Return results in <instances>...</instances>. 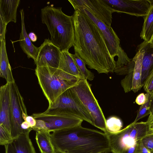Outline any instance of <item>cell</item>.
I'll return each instance as SVG.
<instances>
[{
    "mask_svg": "<svg viewBox=\"0 0 153 153\" xmlns=\"http://www.w3.org/2000/svg\"><path fill=\"white\" fill-rule=\"evenodd\" d=\"M72 15L75 52L89 68L98 73L114 72L116 61L111 57L100 30L82 11L77 10Z\"/></svg>",
    "mask_w": 153,
    "mask_h": 153,
    "instance_id": "1",
    "label": "cell"
},
{
    "mask_svg": "<svg viewBox=\"0 0 153 153\" xmlns=\"http://www.w3.org/2000/svg\"><path fill=\"white\" fill-rule=\"evenodd\" d=\"M56 153H108L111 152L107 134L81 125L55 130L51 134Z\"/></svg>",
    "mask_w": 153,
    "mask_h": 153,
    "instance_id": "2",
    "label": "cell"
},
{
    "mask_svg": "<svg viewBox=\"0 0 153 153\" xmlns=\"http://www.w3.org/2000/svg\"><path fill=\"white\" fill-rule=\"evenodd\" d=\"M62 8L48 5L41 9V13L42 22L50 34L51 41L61 51L69 50L74 42L73 15L65 14Z\"/></svg>",
    "mask_w": 153,
    "mask_h": 153,
    "instance_id": "3",
    "label": "cell"
},
{
    "mask_svg": "<svg viewBox=\"0 0 153 153\" xmlns=\"http://www.w3.org/2000/svg\"><path fill=\"white\" fill-rule=\"evenodd\" d=\"M35 74L49 106L52 105L62 93L73 86L74 81L58 68L36 67Z\"/></svg>",
    "mask_w": 153,
    "mask_h": 153,
    "instance_id": "4",
    "label": "cell"
},
{
    "mask_svg": "<svg viewBox=\"0 0 153 153\" xmlns=\"http://www.w3.org/2000/svg\"><path fill=\"white\" fill-rule=\"evenodd\" d=\"M148 129L146 122H133L118 132L107 133L111 152L123 153L146 135Z\"/></svg>",
    "mask_w": 153,
    "mask_h": 153,
    "instance_id": "5",
    "label": "cell"
},
{
    "mask_svg": "<svg viewBox=\"0 0 153 153\" xmlns=\"http://www.w3.org/2000/svg\"><path fill=\"white\" fill-rule=\"evenodd\" d=\"M43 113L50 115L62 114L74 117L94 126L93 119L70 88L62 93Z\"/></svg>",
    "mask_w": 153,
    "mask_h": 153,
    "instance_id": "6",
    "label": "cell"
},
{
    "mask_svg": "<svg viewBox=\"0 0 153 153\" xmlns=\"http://www.w3.org/2000/svg\"><path fill=\"white\" fill-rule=\"evenodd\" d=\"M70 88L93 117L94 126L107 133L106 119L87 80L79 79Z\"/></svg>",
    "mask_w": 153,
    "mask_h": 153,
    "instance_id": "7",
    "label": "cell"
},
{
    "mask_svg": "<svg viewBox=\"0 0 153 153\" xmlns=\"http://www.w3.org/2000/svg\"><path fill=\"white\" fill-rule=\"evenodd\" d=\"M11 102V134L14 139L22 132V123L28 116L24 100L15 82L9 83Z\"/></svg>",
    "mask_w": 153,
    "mask_h": 153,
    "instance_id": "8",
    "label": "cell"
},
{
    "mask_svg": "<svg viewBox=\"0 0 153 153\" xmlns=\"http://www.w3.org/2000/svg\"><path fill=\"white\" fill-rule=\"evenodd\" d=\"M75 11L85 8L108 26H111L113 10L103 0H68Z\"/></svg>",
    "mask_w": 153,
    "mask_h": 153,
    "instance_id": "9",
    "label": "cell"
},
{
    "mask_svg": "<svg viewBox=\"0 0 153 153\" xmlns=\"http://www.w3.org/2000/svg\"><path fill=\"white\" fill-rule=\"evenodd\" d=\"M114 12L124 13L143 18L150 7L149 0H103Z\"/></svg>",
    "mask_w": 153,
    "mask_h": 153,
    "instance_id": "10",
    "label": "cell"
},
{
    "mask_svg": "<svg viewBox=\"0 0 153 153\" xmlns=\"http://www.w3.org/2000/svg\"><path fill=\"white\" fill-rule=\"evenodd\" d=\"M32 116L36 120L44 121L48 130L50 132L81 125L83 121L80 119L71 116L50 115L43 112L33 114Z\"/></svg>",
    "mask_w": 153,
    "mask_h": 153,
    "instance_id": "11",
    "label": "cell"
},
{
    "mask_svg": "<svg viewBox=\"0 0 153 153\" xmlns=\"http://www.w3.org/2000/svg\"><path fill=\"white\" fill-rule=\"evenodd\" d=\"M77 10L82 11L87 15L100 30L111 57L114 59L115 56H118L122 48L120 45V40L111 26H108L105 25L85 8H80Z\"/></svg>",
    "mask_w": 153,
    "mask_h": 153,
    "instance_id": "12",
    "label": "cell"
},
{
    "mask_svg": "<svg viewBox=\"0 0 153 153\" xmlns=\"http://www.w3.org/2000/svg\"><path fill=\"white\" fill-rule=\"evenodd\" d=\"M39 48L37 57L34 62L36 67L58 68L61 50L54 45L49 39H45Z\"/></svg>",
    "mask_w": 153,
    "mask_h": 153,
    "instance_id": "13",
    "label": "cell"
},
{
    "mask_svg": "<svg viewBox=\"0 0 153 153\" xmlns=\"http://www.w3.org/2000/svg\"><path fill=\"white\" fill-rule=\"evenodd\" d=\"M10 117L9 83L7 82L0 88V125L11 134Z\"/></svg>",
    "mask_w": 153,
    "mask_h": 153,
    "instance_id": "14",
    "label": "cell"
},
{
    "mask_svg": "<svg viewBox=\"0 0 153 153\" xmlns=\"http://www.w3.org/2000/svg\"><path fill=\"white\" fill-rule=\"evenodd\" d=\"M58 68L64 72L72 80L77 81L84 79L78 70L68 50L61 51Z\"/></svg>",
    "mask_w": 153,
    "mask_h": 153,
    "instance_id": "15",
    "label": "cell"
},
{
    "mask_svg": "<svg viewBox=\"0 0 153 153\" xmlns=\"http://www.w3.org/2000/svg\"><path fill=\"white\" fill-rule=\"evenodd\" d=\"M22 22V30L20 33L19 42L23 51L28 58L36 60L39 51V48L33 45L30 39L26 30L24 22V12L23 9L20 10Z\"/></svg>",
    "mask_w": 153,
    "mask_h": 153,
    "instance_id": "16",
    "label": "cell"
},
{
    "mask_svg": "<svg viewBox=\"0 0 153 153\" xmlns=\"http://www.w3.org/2000/svg\"><path fill=\"white\" fill-rule=\"evenodd\" d=\"M32 128L23 130L11 144L15 153H36L29 137Z\"/></svg>",
    "mask_w": 153,
    "mask_h": 153,
    "instance_id": "17",
    "label": "cell"
},
{
    "mask_svg": "<svg viewBox=\"0 0 153 153\" xmlns=\"http://www.w3.org/2000/svg\"><path fill=\"white\" fill-rule=\"evenodd\" d=\"M20 0H0V18L7 25L16 22L17 11Z\"/></svg>",
    "mask_w": 153,
    "mask_h": 153,
    "instance_id": "18",
    "label": "cell"
},
{
    "mask_svg": "<svg viewBox=\"0 0 153 153\" xmlns=\"http://www.w3.org/2000/svg\"><path fill=\"white\" fill-rule=\"evenodd\" d=\"M137 48L144 50L142 68L141 83L143 84L153 67V47L149 43L144 41Z\"/></svg>",
    "mask_w": 153,
    "mask_h": 153,
    "instance_id": "19",
    "label": "cell"
},
{
    "mask_svg": "<svg viewBox=\"0 0 153 153\" xmlns=\"http://www.w3.org/2000/svg\"><path fill=\"white\" fill-rule=\"evenodd\" d=\"M136 53L133 58L135 62L133 72L131 90L134 92H137L143 86L141 83L142 68L144 50L137 48Z\"/></svg>",
    "mask_w": 153,
    "mask_h": 153,
    "instance_id": "20",
    "label": "cell"
},
{
    "mask_svg": "<svg viewBox=\"0 0 153 153\" xmlns=\"http://www.w3.org/2000/svg\"><path fill=\"white\" fill-rule=\"evenodd\" d=\"M0 76L5 79L7 82L15 81L8 58L5 40L0 42Z\"/></svg>",
    "mask_w": 153,
    "mask_h": 153,
    "instance_id": "21",
    "label": "cell"
},
{
    "mask_svg": "<svg viewBox=\"0 0 153 153\" xmlns=\"http://www.w3.org/2000/svg\"><path fill=\"white\" fill-rule=\"evenodd\" d=\"M50 132L48 131H36L35 139L41 153H56L51 141Z\"/></svg>",
    "mask_w": 153,
    "mask_h": 153,
    "instance_id": "22",
    "label": "cell"
},
{
    "mask_svg": "<svg viewBox=\"0 0 153 153\" xmlns=\"http://www.w3.org/2000/svg\"><path fill=\"white\" fill-rule=\"evenodd\" d=\"M150 7L144 19L140 37L144 41L149 42L153 35V0H149Z\"/></svg>",
    "mask_w": 153,
    "mask_h": 153,
    "instance_id": "23",
    "label": "cell"
},
{
    "mask_svg": "<svg viewBox=\"0 0 153 153\" xmlns=\"http://www.w3.org/2000/svg\"><path fill=\"white\" fill-rule=\"evenodd\" d=\"M71 55L78 70L84 78L87 80H92L94 77V74L87 68L85 62L79 55L75 53L74 54L71 53Z\"/></svg>",
    "mask_w": 153,
    "mask_h": 153,
    "instance_id": "24",
    "label": "cell"
},
{
    "mask_svg": "<svg viewBox=\"0 0 153 153\" xmlns=\"http://www.w3.org/2000/svg\"><path fill=\"white\" fill-rule=\"evenodd\" d=\"M106 126L108 132L115 133L122 129L123 123L120 118L112 116L106 120Z\"/></svg>",
    "mask_w": 153,
    "mask_h": 153,
    "instance_id": "25",
    "label": "cell"
},
{
    "mask_svg": "<svg viewBox=\"0 0 153 153\" xmlns=\"http://www.w3.org/2000/svg\"><path fill=\"white\" fill-rule=\"evenodd\" d=\"M153 95L149 94V97L147 101L144 104L141 105L140 107L136 117L133 122L136 123L141 119L143 118L151 113L152 102Z\"/></svg>",
    "mask_w": 153,
    "mask_h": 153,
    "instance_id": "26",
    "label": "cell"
},
{
    "mask_svg": "<svg viewBox=\"0 0 153 153\" xmlns=\"http://www.w3.org/2000/svg\"><path fill=\"white\" fill-rule=\"evenodd\" d=\"M134 65L135 62L132 58L131 61L127 65L116 67L114 72L119 75H127L133 71Z\"/></svg>",
    "mask_w": 153,
    "mask_h": 153,
    "instance_id": "27",
    "label": "cell"
},
{
    "mask_svg": "<svg viewBox=\"0 0 153 153\" xmlns=\"http://www.w3.org/2000/svg\"><path fill=\"white\" fill-rule=\"evenodd\" d=\"M13 139L11 134L2 125H0V144L2 146L11 144Z\"/></svg>",
    "mask_w": 153,
    "mask_h": 153,
    "instance_id": "28",
    "label": "cell"
},
{
    "mask_svg": "<svg viewBox=\"0 0 153 153\" xmlns=\"http://www.w3.org/2000/svg\"><path fill=\"white\" fill-rule=\"evenodd\" d=\"M143 84L144 89L147 93L153 95V67Z\"/></svg>",
    "mask_w": 153,
    "mask_h": 153,
    "instance_id": "29",
    "label": "cell"
},
{
    "mask_svg": "<svg viewBox=\"0 0 153 153\" xmlns=\"http://www.w3.org/2000/svg\"><path fill=\"white\" fill-rule=\"evenodd\" d=\"M133 72L127 74L121 81V85L126 93L131 90Z\"/></svg>",
    "mask_w": 153,
    "mask_h": 153,
    "instance_id": "30",
    "label": "cell"
},
{
    "mask_svg": "<svg viewBox=\"0 0 153 153\" xmlns=\"http://www.w3.org/2000/svg\"><path fill=\"white\" fill-rule=\"evenodd\" d=\"M143 145L151 151H153V133L147 134L141 140Z\"/></svg>",
    "mask_w": 153,
    "mask_h": 153,
    "instance_id": "31",
    "label": "cell"
},
{
    "mask_svg": "<svg viewBox=\"0 0 153 153\" xmlns=\"http://www.w3.org/2000/svg\"><path fill=\"white\" fill-rule=\"evenodd\" d=\"M36 124L35 126L31 128L32 130L36 131H48L45 122L42 120H36Z\"/></svg>",
    "mask_w": 153,
    "mask_h": 153,
    "instance_id": "32",
    "label": "cell"
},
{
    "mask_svg": "<svg viewBox=\"0 0 153 153\" xmlns=\"http://www.w3.org/2000/svg\"><path fill=\"white\" fill-rule=\"evenodd\" d=\"M0 20V42L5 40V36L7 25L2 19Z\"/></svg>",
    "mask_w": 153,
    "mask_h": 153,
    "instance_id": "33",
    "label": "cell"
},
{
    "mask_svg": "<svg viewBox=\"0 0 153 153\" xmlns=\"http://www.w3.org/2000/svg\"><path fill=\"white\" fill-rule=\"evenodd\" d=\"M149 94L146 93L144 94L142 93L140 94L136 97L135 102L136 103L139 105H142L144 104L147 101Z\"/></svg>",
    "mask_w": 153,
    "mask_h": 153,
    "instance_id": "34",
    "label": "cell"
},
{
    "mask_svg": "<svg viewBox=\"0 0 153 153\" xmlns=\"http://www.w3.org/2000/svg\"><path fill=\"white\" fill-rule=\"evenodd\" d=\"M141 140L138 141L134 145L126 150L123 153H140V145Z\"/></svg>",
    "mask_w": 153,
    "mask_h": 153,
    "instance_id": "35",
    "label": "cell"
},
{
    "mask_svg": "<svg viewBox=\"0 0 153 153\" xmlns=\"http://www.w3.org/2000/svg\"><path fill=\"white\" fill-rule=\"evenodd\" d=\"M25 121L27 122L32 128L34 127L36 124V120L32 116L28 115Z\"/></svg>",
    "mask_w": 153,
    "mask_h": 153,
    "instance_id": "36",
    "label": "cell"
},
{
    "mask_svg": "<svg viewBox=\"0 0 153 153\" xmlns=\"http://www.w3.org/2000/svg\"><path fill=\"white\" fill-rule=\"evenodd\" d=\"M148 125L147 134L153 133V119H148L146 121Z\"/></svg>",
    "mask_w": 153,
    "mask_h": 153,
    "instance_id": "37",
    "label": "cell"
},
{
    "mask_svg": "<svg viewBox=\"0 0 153 153\" xmlns=\"http://www.w3.org/2000/svg\"><path fill=\"white\" fill-rule=\"evenodd\" d=\"M140 153H151L152 151L146 148L143 144L142 141L140 145Z\"/></svg>",
    "mask_w": 153,
    "mask_h": 153,
    "instance_id": "38",
    "label": "cell"
},
{
    "mask_svg": "<svg viewBox=\"0 0 153 153\" xmlns=\"http://www.w3.org/2000/svg\"><path fill=\"white\" fill-rule=\"evenodd\" d=\"M5 153H15L11 144L4 146Z\"/></svg>",
    "mask_w": 153,
    "mask_h": 153,
    "instance_id": "39",
    "label": "cell"
},
{
    "mask_svg": "<svg viewBox=\"0 0 153 153\" xmlns=\"http://www.w3.org/2000/svg\"><path fill=\"white\" fill-rule=\"evenodd\" d=\"M28 36L31 41L33 42H35L37 40V36L33 32L30 33L28 34Z\"/></svg>",
    "mask_w": 153,
    "mask_h": 153,
    "instance_id": "40",
    "label": "cell"
},
{
    "mask_svg": "<svg viewBox=\"0 0 153 153\" xmlns=\"http://www.w3.org/2000/svg\"><path fill=\"white\" fill-rule=\"evenodd\" d=\"M21 127L23 130H27L31 128L29 124L26 121H24L22 123Z\"/></svg>",
    "mask_w": 153,
    "mask_h": 153,
    "instance_id": "41",
    "label": "cell"
},
{
    "mask_svg": "<svg viewBox=\"0 0 153 153\" xmlns=\"http://www.w3.org/2000/svg\"><path fill=\"white\" fill-rule=\"evenodd\" d=\"M151 45V46L152 47H153V35L152 37V38L149 42Z\"/></svg>",
    "mask_w": 153,
    "mask_h": 153,
    "instance_id": "42",
    "label": "cell"
},
{
    "mask_svg": "<svg viewBox=\"0 0 153 153\" xmlns=\"http://www.w3.org/2000/svg\"><path fill=\"white\" fill-rule=\"evenodd\" d=\"M149 119H153V112H152L149 115L148 118Z\"/></svg>",
    "mask_w": 153,
    "mask_h": 153,
    "instance_id": "43",
    "label": "cell"
},
{
    "mask_svg": "<svg viewBox=\"0 0 153 153\" xmlns=\"http://www.w3.org/2000/svg\"><path fill=\"white\" fill-rule=\"evenodd\" d=\"M151 104H152V107H151V113H152L153 112V97H152Z\"/></svg>",
    "mask_w": 153,
    "mask_h": 153,
    "instance_id": "44",
    "label": "cell"
},
{
    "mask_svg": "<svg viewBox=\"0 0 153 153\" xmlns=\"http://www.w3.org/2000/svg\"><path fill=\"white\" fill-rule=\"evenodd\" d=\"M151 153H153V151H152V152H151Z\"/></svg>",
    "mask_w": 153,
    "mask_h": 153,
    "instance_id": "45",
    "label": "cell"
}]
</instances>
